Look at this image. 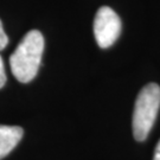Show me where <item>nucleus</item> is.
<instances>
[{
  "instance_id": "7",
  "label": "nucleus",
  "mask_w": 160,
  "mask_h": 160,
  "mask_svg": "<svg viewBox=\"0 0 160 160\" xmlns=\"http://www.w3.org/2000/svg\"><path fill=\"white\" fill-rule=\"evenodd\" d=\"M153 160H160V141L158 142L157 145V147H155V151H154V158Z\"/></svg>"
},
{
  "instance_id": "2",
  "label": "nucleus",
  "mask_w": 160,
  "mask_h": 160,
  "mask_svg": "<svg viewBox=\"0 0 160 160\" xmlns=\"http://www.w3.org/2000/svg\"><path fill=\"white\" fill-rule=\"evenodd\" d=\"M160 108V87L149 83L140 90L133 112V135L137 141H143L154 125Z\"/></svg>"
},
{
  "instance_id": "6",
  "label": "nucleus",
  "mask_w": 160,
  "mask_h": 160,
  "mask_svg": "<svg viewBox=\"0 0 160 160\" xmlns=\"http://www.w3.org/2000/svg\"><path fill=\"white\" fill-rule=\"evenodd\" d=\"M6 83V72H5V65L2 62V58L0 56V89L5 86Z\"/></svg>"
},
{
  "instance_id": "1",
  "label": "nucleus",
  "mask_w": 160,
  "mask_h": 160,
  "mask_svg": "<svg viewBox=\"0 0 160 160\" xmlns=\"http://www.w3.org/2000/svg\"><path fill=\"white\" fill-rule=\"evenodd\" d=\"M44 52V37L38 30H31L24 36L10 57L13 76L22 83H29L38 74Z\"/></svg>"
},
{
  "instance_id": "5",
  "label": "nucleus",
  "mask_w": 160,
  "mask_h": 160,
  "mask_svg": "<svg viewBox=\"0 0 160 160\" xmlns=\"http://www.w3.org/2000/svg\"><path fill=\"white\" fill-rule=\"evenodd\" d=\"M7 44H8V37L5 33L4 28H2V23L0 20V51L4 50L6 46H7Z\"/></svg>"
},
{
  "instance_id": "4",
  "label": "nucleus",
  "mask_w": 160,
  "mask_h": 160,
  "mask_svg": "<svg viewBox=\"0 0 160 160\" xmlns=\"http://www.w3.org/2000/svg\"><path fill=\"white\" fill-rule=\"evenodd\" d=\"M24 135V129L19 126L0 125V160L17 147Z\"/></svg>"
},
{
  "instance_id": "3",
  "label": "nucleus",
  "mask_w": 160,
  "mask_h": 160,
  "mask_svg": "<svg viewBox=\"0 0 160 160\" xmlns=\"http://www.w3.org/2000/svg\"><path fill=\"white\" fill-rule=\"evenodd\" d=\"M121 33V19L108 6L100 7L94 19V36L97 45L107 49L114 44Z\"/></svg>"
}]
</instances>
